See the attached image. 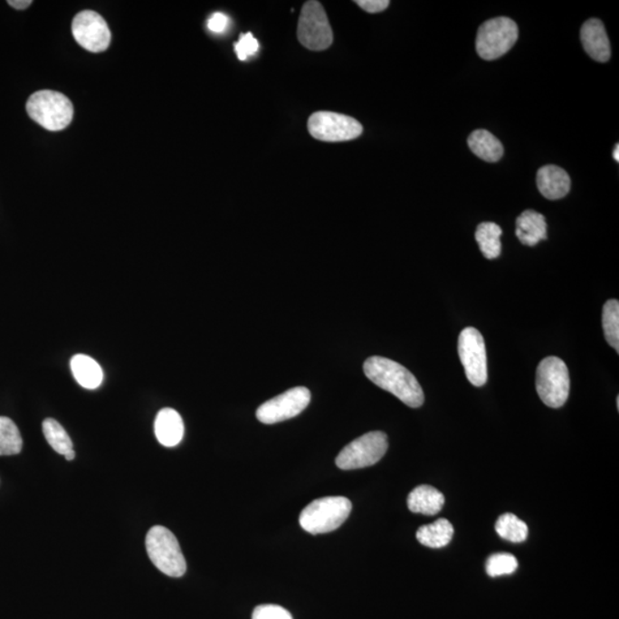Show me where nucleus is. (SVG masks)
<instances>
[{
    "instance_id": "1",
    "label": "nucleus",
    "mask_w": 619,
    "mask_h": 619,
    "mask_svg": "<svg viewBox=\"0 0 619 619\" xmlns=\"http://www.w3.org/2000/svg\"><path fill=\"white\" fill-rule=\"evenodd\" d=\"M364 372L374 385L388 391L412 408L424 405V394L416 377L395 361L385 357H369L365 361Z\"/></svg>"
},
{
    "instance_id": "2",
    "label": "nucleus",
    "mask_w": 619,
    "mask_h": 619,
    "mask_svg": "<svg viewBox=\"0 0 619 619\" xmlns=\"http://www.w3.org/2000/svg\"><path fill=\"white\" fill-rule=\"evenodd\" d=\"M352 504L346 497L317 499L300 515V527L311 535L337 530L349 518Z\"/></svg>"
},
{
    "instance_id": "3",
    "label": "nucleus",
    "mask_w": 619,
    "mask_h": 619,
    "mask_svg": "<svg viewBox=\"0 0 619 619\" xmlns=\"http://www.w3.org/2000/svg\"><path fill=\"white\" fill-rule=\"evenodd\" d=\"M27 111L46 130L62 131L71 123L74 106L64 94L43 90L29 98Z\"/></svg>"
},
{
    "instance_id": "4",
    "label": "nucleus",
    "mask_w": 619,
    "mask_h": 619,
    "mask_svg": "<svg viewBox=\"0 0 619 619\" xmlns=\"http://www.w3.org/2000/svg\"><path fill=\"white\" fill-rule=\"evenodd\" d=\"M146 549L150 561L169 577H182L186 573V561L177 538L169 529L155 526L146 536Z\"/></svg>"
},
{
    "instance_id": "5",
    "label": "nucleus",
    "mask_w": 619,
    "mask_h": 619,
    "mask_svg": "<svg viewBox=\"0 0 619 619\" xmlns=\"http://www.w3.org/2000/svg\"><path fill=\"white\" fill-rule=\"evenodd\" d=\"M536 388L541 401L552 408L565 405L570 393V376L565 361L548 357L537 368Z\"/></svg>"
},
{
    "instance_id": "6",
    "label": "nucleus",
    "mask_w": 619,
    "mask_h": 619,
    "mask_svg": "<svg viewBox=\"0 0 619 619\" xmlns=\"http://www.w3.org/2000/svg\"><path fill=\"white\" fill-rule=\"evenodd\" d=\"M519 38L518 24L500 16L481 25L476 37V51L484 60H496L506 54Z\"/></svg>"
},
{
    "instance_id": "7",
    "label": "nucleus",
    "mask_w": 619,
    "mask_h": 619,
    "mask_svg": "<svg viewBox=\"0 0 619 619\" xmlns=\"http://www.w3.org/2000/svg\"><path fill=\"white\" fill-rule=\"evenodd\" d=\"M388 451V437L382 432H371L357 438L338 455L339 470L354 471L371 467L380 462Z\"/></svg>"
},
{
    "instance_id": "8",
    "label": "nucleus",
    "mask_w": 619,
    "mask_h": 619,
    "mask_svg": "<svg viewBox=\"0 0 619 619\" xmlns=\"http://www.w3.org/2000/svg\"><path fill=\"white\" fill-rule=\"evenodd\" d=\"M298 37L310 51H324L333 43V30L324 7L316 0L304 4L300 11Z\"/></svg>"
},
{
    "instance_id": "9",
    "label": "nucleus",
    "mask_w": 619,
    "mask_h": 619,
    "mask_svg": "<svg viewBox=\"0 0 619 619\" xmlns=\"http://www.w3.org/2000/svg\"><path fill=\"white\" fill-rule=\"evenodd\" d=\"M458 352L468 381L483 386L488 381L487 348L480 330L467 327L459 335Z\"/></svg>"
},
{
    "instance_id": "10",
    "label": "nucleus",
    "mask_w": 619,
    "mask_h": 619,
    "mask_svg": "<svg viewBox=\"0 0 619 619\" xmlns=\"http://www.w3.org/2000/svg\"><path fill=\"white\" fill-rule=\"evenodd\" d=\"M308 129L310 135L327 143L354 140L363 133L358 120L333 111H317L310 116Z\"/></svg>"
},
{
    "instance_id": "11",
    "label": "nucleus",
    "mask_w": 619,
    "mask_h": 619,
    "mask_svg": "<svg viewBox=\"0 0 619 619\" xmlns=\"http://www.w3.org/2000/svg\"><path fill=\"white\" fill-rule=\"evenodd\" d=\"M311 393L305 386H296L277 395L258 407L257 419L262 424H273L295 418L308 407Z\"/></svg>"
},
{
    "instance_id": "12",
    "label": "nucleus",
    "mask_w": 619,
    "mask_h": 619,
    "mask_svg": "<svg viewBox=\"0 0 619 619\" xmlns=\"http://www.w3.org/2000/svg\"><path fill=\"white\" fill-rule=\"evenodd\" d=\"M71 32L83 49L99 53L109 49L111 33L103 17L93 11L79 13L72 21Z\"/></svg>"
},
{
    "instance_id": "13",
    "label": "nucleus",
    "mask_w": 619,
    "mask_h": 619,
    "mask_svg": "<svg viewBox=\"0 0 619 619\" xmlns=\"http://www.w3.org/2000/svg\"><path fill=\"white\" fill-rule=\"evenodd\" d=\"M585 52L593 60L599 62H607L612 55L610 43L605 25L599 19H591L583 24L580 30Z\"/></svg>"
},
{
    "instance_id": "14",
    "label": "nucleus",
    "mask_w": 619,
    "mask_h": 619,
    "mask_svg": "<svg viewBox=\"0 0 619 619\" xmlns=\"http://www.w3.org/2000/svg\"><path fill=\"white\" fill-rule=\"evenodd\" d=\"M537 186L541 195L548 200H558L570 192L571 180L566 170L557 166L540 167L537 174Z\"/></svg>"
},
{
    "instance_id": "15",
    "label": "nucleus",
    "mask_w": 619,
    "mask_h": 619,
    "mask_svg": "<svg viewBox=\"0 0 619 619\" xmlns=\"http://www.w3.org/2000/svg\"><path fill=\"white\" fill-rule=\"evenodd\" d=\"M155 435L163 446H177L184 437V423L179 413L172 408H163L158 412L155 420Z\"/></svg>"
},
{
    "instance_id": "16",
    "label": "nucleus",
    "mask_w": 619,
    "mask_h": 619,
    "mask_svg": "<svg viewBox=\"0 0 619 619\" xmlns=\"http://www.w3.org/2000/svg\"><path fill=\"white\" fill-rule=\"evenodd\" d=\"M516 236L526 246H536L548 239V224L543 214L526 210L516 219Z\"/></svg>"
},
{
    "instance_id": "17",
    "label": "nucleus",
    "mask_w": 619,
    "mask_h": 619,
    "mask_svg": "<svg viewBox=\"0 0 619 619\" xmlns=\"http://www.w3.org/2000/svg\"><path fill=\"white\" fill-rule=\"evenodd\" d=\"M444 494L430 485H420L408 494L407 506L412 513L436 515L444 506Z\"/></svg>"
},
{
    "instance_id": "18",
    "label": "nucleus",
    "mask_w": 619,
    "mask_h": 619,
    "mask_svg": "<svg viewBox=\"0 0 619 619\" xmlns=\"http://www.w3.org/2000/svg\"><path fill=\"white\" fill-rule=\"evenodd\" d=\"M72 374L85 389H97L103 380V373L96 360L86 355H76L71 361Z\"/></svg>"
},
{
    "instance_id": "19",
    "label": "nucleus",
    "mask_w": 619,
    "mask_h": 619,
    "mask_svg": "<svg viewBox=\"0 0 619 619\" xmlns=\"http://www.w3.org/2000/svg\"><path fill=\"white\" fill-rule=\"evenodd\" d=\"M471 152L483 161L498 162L504 155V148L498 138L487 130H476L468 138Z\"/></svg>"
},
{
    "instance_id": "20",
    "label": "nucleus",
    "mask_w": 619,
    "mask_h": 619,
    "mask_svg": "<svg viewBox=\"0 0 619 619\" xmlns=\"http://www.w3.org/2000/svg\"><path fill=\"white\" fill-rule=\"evenodd\" d=\"M454 529L447 519H437L436 522L424 526L416 531V539L421 545L430 548H443L452 540Z\"/></svg>"
},
{
    "instance_id": "21",
    "label": "nucleus",
    "mask_w": 619,
    "mask_h": 619,
    "mask_svg": "<svg viewBox=\"0 0 619 619\" xmlns=\"http://www.w3.org/2000/svg\"><path fill=\"white\" fill-rule=\"evenodd\" d=\"M502 230L494 223H481L477 226L475 239L479 243L481 253L488 260H494L501 253L500 236Z\"/></svg>"
},
{
    "instance_id": "22",
    "label": "nucleus",
    "mask_w": 619,
    "mask_h": 619,
    "mask_svg": "<svg viewBox=\"0 0 619 619\" xmlns=\"http://www.w3.org/2000/svg\"><path fill=\"white\" fill-rule=\"evenodd\" d=\"M496 531L500 538L511 543H522L528 538L529 529L526 523L514 514L501 515L496 522Z\"/></svg>"
},
{
    "instance_id": "23",
    "label": "nucleus",
    "mask_w": 619,
    "mask_h": 619,
    "mask_svg": "<svg viewBox=\"0 0 619 619\" xmlns=\"http://www.w3.org/2000/svg\"><path fill=\"white\" fill-rule=\"evenodd\" d=\"M20 430L10 418L0 416V455H15L23 450Z\"/></svg>"
},
{
    "instance_id": "24",
    "label": "nucleus",
    "mask_w": 619,
    "mask_h": 619,
    "mask_svg": "<svg viewBox=\"0 0 619 619\" xmlns=\"http://www.w3.org/2000/svg\"><path fill=\"white\" fill-rule=\"evenodd\" d=\"M602 327L610 347L619 352V302L609 300L602 311Z\"/></svg>"
},
{
    "instance_id": "25",
    "label": "nucleus",
    "mask_w": 619,
    "mask_h": 619,
    "mask_svg": "<svg viewBox=\"0 0 619 619\" xmlns=\"http://www.w3.org/2000/svg\"><path fill=\"white\" fill-rule=\"evenodd\" d=\"M43 433L52 449L59 454H66L72 450V442L66 430L54 419H46L43 423Z\"/></svg>"
},
{
    "instance_id": "26",
    "label": "nucleus",
    "mask_w": 619,
    "mask_h": 619,
    "mask_svg": "<svg viewBox=\"0 0 619 619\" xmlns=\"http://www.w3.org/2000/svg\"><path fill=\"white\" fill-rule=\"evenodd\" d=\"M519 562L514 556L507 553L493 554L487 561V574L490 577L514 574Z\"/></svg>"
},
{
    "instance_id": "27",
    "label": "nucleus",
    "mask_w": 619,
    "mask_h": 619,
    "mask_svg": "<svg viewBox=\"0 0 619 619\" xmlns=\"http://www.w3.org/2000/svg\"><path fill=\"white\" fill-rule=\"evenodd\" d=\"M260 44L251 33L241 34L240 40L234 44V50L240 62H246L249 57L256 54Z\"/></svg>"
},
{
    "instance_id": "28",
    "label": "nucleus",
    "mask_w": 619,
    "mask_h": 619,
    "mask_svg": "<svg viewBox=\"0 0 619 619\" xmlns=\"http://www.w3.org/2000/svg\"><path fill=\"white\" fill-rule=\"evenodd\" d=\"M252 619H292V616L281 605H262L253 610Z\"/></svg>"
},
{
    "instance_id": "29",
    "label": "nucleus",
    "mask_w": 619,
    "mask_h": 619,
    "mask_svg": "<svg viewBox=\"0 0 619 619\" xmlns=\"http://www.w3.org/2000/svg\"><path fill=\"white\" fill-rule=\"evenodd\" d=\"M229 16L223 14V13H214L208 20V29L214 33H223L229 28Z\"/></svg>"
},
{
    "instance_id": "30",
    "label": "nucleus",
    "mask_w": 619,
    "mask_h": 619,
    "mask_svg": "<svg viewBox=\"0 0 619 619\" xmlns=\"http://www.w3.org/2000/svg\"><path fill=\"white\" fill-rule=\"evenodd\" d=\"M356 4L368 13L384 12L390 5L388 0H357Z\"/></svg>"
},
{
    "instance_id": "31",
    "label": "nucleus",
    "mask_w": 619,
    "mask_h": 619,
    "mask_svg": "<svg viewBox=\"0 0 619 619\" xmlns=\"http://www.w3.org/2000/svg\"><path fill=\"white\" fill-rule=\"evenodd\" d=\"M32 0H10V2H8V4H10L12 7L16 8V10H24V8L32 5Z\"/></svg>"
},
{
    "instance_id": "32",
    "label": "nucleus",
    "mask_w": 619,
    "mask_h": 619,
    "mask_svg": "<svg viewBox=\"0 0 619 619\" xmlns=\"http://www.w3.org/2000/svg\"><path fill=\"white\" fill-rule=\"evenodd\" d=\"M64 458H66L68 460V462H71V460L75 459V451L74 450L69 451V452L64 454Z\"/></svg>"
},
{
    "instance_id": "33",
    "label": "nucleus",
    "mask_w": 619,
    "mask_h": 619,
    "mask_svg": "<svg viewBox=\"0 0 619 619\" xmlns=\"http://www.w3.org/2000/svg\"><path fill=\"white\" fill-rule=\"evenodd\" d=\"M613 155H614V160H616L618 162L619 161V145L618 144L616 145V148H614Z\"/></svg>"
},
{
    "instance_id": "34",
    "label": "nucleus",
    "mask_w": 619,
    "mask_h": 619,
    "mask_svg": "<svg viewBox=\"0 0 619 619\" xmlns=\"http://www.w3.org/2000/svg\"><path fill=\"white\" fill-rule=\"evenodd\" d=\"M617 408H619V398L617 397Z\"/></svg>"
}]
</instances>
